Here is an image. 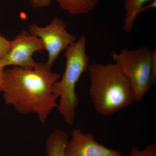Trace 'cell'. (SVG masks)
Returning <instances> with one entry per match:
<instances>
[{"label": "cell", "mask_w": 156, "mask_h": 156, "mask_svg": "<svg viewBox=\"0 0 156 156\" xmlns=\"http://www.w3.org/2000/svg\"><path fill=\"white\" fill-rule=\"evenodd\" d=\"M45 50L41 39L27 30H23L12 41L11 50L0 60L4 67L13 66L23 68H33L38 62L33 59L32 55L37 51Z\"/></svg>", "instance_id": "8992f818"}, {"label": "cell", "mask_w": 156, "mask_h": 156, "mask_svg": "<svg viewBox=\"0 0 156 156\" xmlns=\"http://www.w3.org/2000/svg\"><path fill=\"white\" fill-rule=\"evenodd\" d=\"M129 156H156V144H151L144 148L134 147L130 150Z\"/></svg>", "instance_id": "8fae6325"}, {"label": "cell", "mask_w": 156, "mask_h": 156, "mask_svg": "<svg viewBox=\"0 0 156 156\" xmlns=\"http://www.w3.org/2000/svg\"><path fill=\"white\" fill-rule=\"evenodd\" d=\"M156 53L155 50L143 46L111 54L129 83L134 101H141L155 83Z\"/></svg>", "instance_id": "277c9868"}, {"label": "cell", "mask_w": 156, "mask_h": 156, "mask_svg": "<svg viewBox=\"0 0 156 156\" xmlns=\"http://www.w3.org/2000/svg\"><path fill=\"white\" fill-rule=\"evenodd\" d=\"M150 0H125L126 14L124 20V28L126 32H130L132 30L134 21L138 14L146 9L154 8L156 6V0L144 7V5Z\"/></svg>", "instance_id": "ba28073f"}, {"label": "cell", "mask_w": 156, "mask_h": 156, "mask_svg": "<svg viewBox=\"0 0 156 156\" xmlns=\"http://www.w3.org/2000/svg\"><path fill=\"white\" fill-rule=\"evenodd\" d=\"M89 93L96 111L114 114L131 105L134 97L128 81L116 63L89 64Z\"/></svg>", "instance_id": "7a4b0ae2"}, {"label": "cell", "mask_w": 156, "mask_h": 156, "mask_svg": "<svg viewBox=\"0 0 156 156\" xmlns=\"http://www.w3.org/2000/svg\"><path fill=\"white\" fill-rule=\"evenodd\" d=\"M87 39L83 36L66 50L65 70L60 80L52 87V92L59 98L58 112L65 122L72 125L75 121L79 100L76 87L80 78L87 71L89 58L86 52Z\"/></svg>", "instance_id": "3957f363"}, {"label": "cell", "mask_w": 156, "mask_h": 156, "mask_svg": "<svg viewBox=\"0 0 156 156\" xmlns=\"http://www.w3.org/2000/svg\"><path fill=\"white\" fill-rule=\"evenodd\" d=\"M51 69L47 62H41L33 68L5 69L1 92L6 104L22 114H35L44 125L50 112L58 106V98L52 89L60 75Z\"/></svg>", "instance_id": "6da1fadb"}, {"label": "cell", "mask_w": 156, "mask_h": 156, "mask_svg": "<svg viewBox=\"0 0 156 156\" xmlns=\"http://www.w3.org/2000/svg\"><path fill=\"white\" fill-rule=\"evenodd\" d=\"M59 6L71 14H86L93 10L100 0H56Z\"/></svg>", "instance_id": "30bf717a"}, {"label": "cell", "mask_w": 156, "mask_h": 156, "mask_svg": "<svg viewBox=\"0 0 156 156\" xmlns=\"http://www.w3.org/2000/svg\"><path fill=\"white\" fill-rule=\"evenodd\" d=\"M34 8H44L50 5L51 0H29Z\"/></svg>", "instance_id": "4fadbf2b"}, {"label": "cell", "mask_w": 156, "mask_h": 156, "mask_svg": "<svg viewBox=\"0 0 156 156\" xmlns=\"http://www.w3.org/2000/svg\"><path fill=\"white\" fill-rule=\"evenodd\" d=\"M4 66L0 64V92L2 91V85L4 72L5 69Z\"/></svg>", "instance_id": "5bb4252c"}, {"label": "cell", "mask_w": 156, "mask_h": 156, "mask_svg": "<svg viewBox=\"0 0 156 156\" xmlns=\"http://www.w3.org/2000/svg\"><path fill=\"white\" fill-rule=\"evenodd\" d=\"M12 41L7 40L0 35V60L4 58L11 50Z\"/></svg>", "instance_id": "7c38bea8"}, {"label": "cell", "mask_w": 156, "mask_h": 156, "mask_svg": "<svg viewBox=\"0 0 156 156\" xmlns=\"http://www.w3.org/2000/svg\"><path fill=\"white\" fill-rule=\"evenodd\" d=\"M66 156H123L119 151L109 148L97 142L94 135L76 128L69 140Z\"/></svg>", "instance_id": "52a82bcc"}, {"label": "cell", "mask_w": 156, "mask_h": 156, "mask_svg": "<svg viewBox=\"0 0 156 156\" xmlns=\"http://www.w3.org/2000/svg\"><path fill=\"white\" fill-rule=\"evenodd\" d=\"M66 23L62 20L55 17L44 27L34 23L29 27V31L41 40L45 50L48 53L47 63L52 67L62 51L66 50L76 41V37L66 30Z\"/></svg>", "instance_id": "5b68a950"}, {"label": "cell", "mask_w": 156, "mask_h": 156, "mask_svg": "<svg viewBox=\"0 0 156 156\" xmlns=\"http://www.w3.org/2000/svg\"><path fill=\"white\" fill-rule=\"evenodd\" d=\"M69 140L68 135L65 131L57 129L52 132L46 140L48 156H66Z\"/></svg>", "instance_id": "9c48e42d"}]
</instances>
